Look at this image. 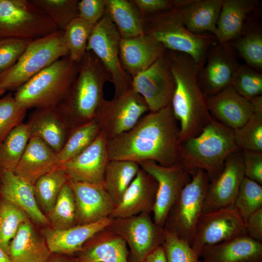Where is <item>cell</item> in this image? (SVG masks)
Instances as JSON below:
<instances>
[{
	"label": "cell",
	"mask_w": 262,
	"mask_h": 262,
	"mask_svg": "<svg viewBox=\"0 0 262 262\" xmlns=\"http://www.w3.org/2000/svg\"><path fill=\"white\" fill-rule=\"evenodd\" d=\"M53 21L59 31L78 17V0H30Z\"/></svg>",
	"instance_id": "obj_40"
},
{
	"label": "cell",
	"mask_w": 262,
	"mask_h": 262,
	"mask_svg": "<svg viewBox=\"0 0 262 262\" xmlns=\"http://www.w3.org/2000/svg\"><path fill=\"white\" fill-rule=\"evenodd\" d=\"M30 42L16 38L0 39V74L16 63Z\"/></svg>",
	"instance_id": "obj_47"
},
{
	"label": "cell",
	"mask_w": 262,
	"mask_h": 262,
	"mask_svg": "<svg viewBox=\"0 0 262 262\" xmlns=\"http://www.w3.org/2000/svg\"><path fill=\"white\" fill-rule=\"evenodd\" d=\"M246 233L253 239L262 241V208L249 216L245 222Z\"/></svg>",
	"instance_id": "obj_51"
},
{
	"label": "cell",
	"mask_w": 262,
	"mask_h": 262,
	"mask_svg": "<svg viewBox=\"0 0 262 262\" xmlns=\"http://www.w3.org/2000/svg\"><path fill=\"white\" fill-rule=\"evenodd\" d=\"M68 179L65 171L57 165L35 181L34 188L36 199L45 211L49 212L51 210Z\"/></svg>",
	"instance_id": "obj_35"
},
{
	"label": "cell",
	"mask_w": 262,
	"mask_h": 262,
	"mask_svg": "<svg viewBox=\"0 0 262 262\" xmlns=\"http://www.w3.org/2000/svg\"><path fill=\"white\" fill-rule=\"evenodd\" d=\"M121 38L115 26L104 14L93 27L86 48V51L94 53L109 72L114 87V97L131 89V79L120 60Z\"/></svg>",
	"instance_id": "obj_10"
},
{
	"label": "cell",
	"mask_w": 262,
	"mask_h": 262,
	"mask_svg": "<svg viewBox=\"0 0 262 262\" xmlns=\"http://www.w3.org/2000/svg\"><path fill=\"white\" fill-rule=\"evenodd\" d=\"M230 85L242 97L250 99L262 93V74L247 65H239Z\"/></svg>",
	"instance_id": "obj_44"
},
{
	"label": "cell",
	"mask_w": 262,
	"mask_h": 262,
	"mask_svg": "<svg viewBox=\"0 0 262 262\" xmlns=\"http://www.w3.org/2000/svg\"><path fill=\"white\" fill-rule=\"evenodd\" d=\"M27 216L14 204L3 199L0 202V246L8 255L10 243Z\"/></svg>",
	"instance_id": "obj_41"
},
{
	"label": "cell",
	"mask_w": 262,
	"mask_h": 262,
	"mask_svg": "<svg viewBox=\"0 0 262 262\" xmlns=\"http://www.w3.org/2000/svg\"><path fill=\"white\" fill-rule=\"evenodd\" d=\"M50 253L29 220L20 225L9 245L12 262H49Z\"/></svg>",
	"instance_id": "obj_31"
},
{
	"label": "cell",
	"mask_w": 262,
	"mask_h": 262,
	"mask_svg": "<svg viewBox=\"0 0 262 262\" xmlns=\"http://www.w3.org/2000/svg\"><path fill=\"white\" fill-rule=\"evenodd\" d=\"M223 0H175V8L191 32L214 35Z\"/></svg>",
	"instance_id": "obj_27"
},
{
	"label": "cell",
	"mask_w": 262,
	"mask_h": 262,
	"mask_svg": "<svg viewBox=\"0 0 262 262\" xmlns=\"http://www.w3.org/2000/svg\"><path fill=\"white\" fill-rule=\"evenodd\" d=\"M197 262H204L198 260L197 261Z\"/></svg>",
	"instance_id": "obj_57"
},
{
	"label": "cell",
	"mask_w": 262,
	"mask_h": 262,
	"mask_svg": "<svg viewBox=\"0 0 262 262\" xmlns=\"http://www.w3.org/2000/svg\"><path fill=\"white\" fill-rule=\"evenodd\" d=\"M199 257L204 262H262V243L242 234L204 246Z\"/></svg>",
	"instance_id": "obj_23"
},
{
	"label": "cell",
	"mask_w": 262,
	"mask_h": 262,
	"mask_svg": "<svg viewBox=\"0 0 262 262\" xmlns=\"http://www.w3.org/2000/svg\"><path fill=\"white\" fill-rule=\"evenodd\" d=\"M26 123L31 137L40 138L56 153L64 147L71 131L57 107L35 109Z\"/></svg>",
	"instance_id": "obj_24"
},
{
	"label": "cell",
	"mask_w": 262,
	"mask_h": 262,
	"mask_svg": "<svg viewBox=\"0 0 262 262\" xmlns=\"http://www.w3.org/2000/svg\"><path fill=\"white\" fill-rule=\"evenodd\" d=\"M207 173L197 169L171 208L164 229L175 234L191 246L202 208L208 184Z\"/></svg>",
	"instance_id": "obj_9"
},
{
	"label": "cell",
	"mask_w": 262,
	"mask_h": 262,
	"mask_svg": "<svg viewBox=\"0 0 262 262\" xmlns=\"http://www.w3.org/2000/svg\"><path fill=\"white\" fill-rule=\"evenodd\" d=\"M235 52L230 43H217L210 48L206 66L198 75L199 84L206 96L216 94L230 85L240 65Z\"/></svg>",
	"instance_id": "obj_17"
},
{
	"label": "cell",
	"mask_w": 262,
	"mask_h": 262,
	"mask_svg": "<svg viewBox=\"0 0 262 262\" xmlns=\"http://www.w3.org/2000/svg\"><path fill=\"white\" fill-rule=\"evenodd\" d=\"M106 0H82L78 2V17L92 26L105 14Z\"/></svg>",
	"instance_id": "obj_48"
},
{
	"label": "cell",
	"mask_w": 262,
	"mask_h": 262,
	"mask_svg": "<svg viewBox=\"0 0 262 262\" xmlns=\"http://www.w3.org/2000/svg\"><path fill=\"white\" fill-rule=\"evenodd\" d=\"M179 129L171 104L146 113L129 131L107 141L110 160L146 161L170 166L181 161Z\"/></svg>",
	"instance_id": "obj_1"
},
{
	"label": "cell",
	"mask_w": 262,
	"mask_h": 262,
	"mask_svg": "<svg viewBox=\"0 0 262 262\" xmlns=\"http://www.w3.org/2000/svg\"><path fill=\"white\" fill-rule=\"evenodd\" d=\"M26 112L27 109L16 102L12 92L0 98V143L23 123Z\"/></svg>",
	"instance_id": "obj_45"
},
{
	"label": "cell",
	"mask_w": 262,
	"mask_h": 262,
	"mask_svg": "<svg viewBox=\"0 0 262 262\" xmlns=\"http://www.w3.org/2000/svg\"><path fill=\"white\" fill-rule=\"evenodd\" d=\"M143 16L173 9L175 0H132Z\"/></svg>",
	"instance_id": "obj_50"
},
{
	"label": "cell",
	"mask_w": 262,
	"mask_h": 262,
	"mask_svg": "<svg viewBox=\"0 0 262 262\" xmlns=\"http://www.w3.org/2000/svg\"><path fill=\"white\" fill-rule=\"evenodd\" d=\"M94 26L78 17L63 31L68 56L72 60L80 63L85 55L88 40Z\"/></svg>",
	"instance_id": "obj_39"
},
{
	"label": "cell",
	"mask_w": 262,
	"mask_h": 262,
	"mask_svg": "<svg viewBox=\"0 0 262 262\" xmlns=\"http://www.w3.org/2000/svg\"><path fill=\"white\" fill-rule=\"evenodd\" d=\"M68 55L63 31L32 40L16 63L0 74V86L16 91L44 68Z\"/></svg>",
	"instance_id": "obj_7"
},
{
	"label": "cell",
	"mask_w": 262,
	"mask_h": 262,
	"mask_svg": "<svg viewBox=\"0 0 262 262\" xmlns=\"http://www.w3.org/2000/svg\"><path fill=\"white\" fill-rule=\"evenodd\" d=\"M233 131L240 151L262 152V114L254 113L244 125Z\"/></svg>",
	"instance_id": "obj_43"
},
{
	"label": "cell",
	"mask_w": 262,
	"mask_h": 262,
	"mask_svg": "<svg viewBox=\"0 0 262 262\" xmlns=\"http://www.w3.org/2000/svg\"><path fill=\"white\" fill-rule=\"evenodd\" d=\"M245 177L262 184V152L244 150L242 152Z\"/></svg>",
	"instance_id": "obj_49"
},
{
	"label": "cell",
	"mask_w": 262,
	"mask_h": 262,
	"mask_svg": "<svg viewBox=\"0 0 262 262\" xmlns=\"http://www.w3.org/2000/svg\"><path fill=\"white\" fill-rule=\"evenodd\" d=\"M206 99L211 115L233 130L241 127L254 114L250 101L230 85L216 94L206 96Z\"/></svg>",
	"instance_id": "obj_22"
},
{
	"label": "cell",
	"mask_w": 262,
	"mask_h": 262,
	"mask_svg": "<svg viewBox=\"0 0 262 262\" xmlns=\"http://www.w3.org/2000/svg\"><path fill=\"white\" fill-rule=\"evenodd\" d=\"M0 195L18 207L35 223L48 224L49 219L38 207L34 185L11 171H2L0 178Z\"/></svg>",
	"instance_id": "obj_26"
},
{
	"label": "cell",
	"mask_w": 262,
	"mask_h": 262,
	"mask_svg": "<svg viewBox=\"0 0 262 262\" xmlns=\"http://www.w3.org/2000/svg\"><path fill=\"white\" fill-rule=\"evenodd\" d=\"M148 112L143 98L131 88L111 100L104 99L94 119L109 140L132 129Z\"/></svg>",
	"instance_id": "obj_11"
},
{
	"label": "cell",
	"mask_w": 262,
	"mask_h": 262,
	"mask_svg": "<svg viewBox=\"0 0 262 262\" xmlns=\"http://www.w3.org/2000/svg\"><path fill=\"white\" fill-rule=\"evenodd\" d=\"M108 139L100 131L84 150L69 161L58 165L68 179L94 184H103L104 174L109 158Z\"/></svg>",
	"instance_id": "obj_18"
},
{
	"label": "cell",
	"mask_w": 262,
	"mask_h": 262,
	"mask_svg": "<svg viewBox=\"0 0 262 262\" xmlns=\"http://www.w3.org/2000/svg\"><path fill=\"white\" fill-rule=\"evenodd\" d=\"M100 132L95 119L72 130L62 149L57 153V164L72 159L84 150Z\"/></svg>",
	"instance_id": "obj_36"
},
{
	"label": "cell",
	"mask_w": 262,
	"mask_h": 262,
	"mask_svg": "<svg viewBox=\"0 0 262 262\" xmlns=\"http://www.w3.org/2000/svg\"><path fill=\"white\" fill-rule=\"evenodd\" d=\"M137 262H166L163 246H159L148 254L146 257Z\"/></svg>",
	"instance_id": "obj_52"
},
{
	"label": "cell",
	"mask_w": 262,
	"mask_h": 262,
	"mask_svg": "<svg viewBox=\"0 0 262 262\" xmlns=\"http://www.w3.org/2000/svg\"><path fill=\"white\" fill-rule=\"evenodd\" d=\"M30 137L28 127L23 122L0 143V168L2 171H15Z\"/></svg>",
	"instance_id": "obj_34"
},
{
	"label": "cell",
	"mask_w": 262,
	"mask_h": 262,
	"mask_svg": "<svg viewBox=\"0 0 262 262\" xmlns=\"http://www.w3.org/2000/svg\"><path fill=\"white\" fill-rule=\"evenodd\" d=\"M105 15L115 26L121 38L144 33V18L132 0H106Z\"/></svg>",
	"instance_id": "obj_32"
},
{
	"label": "cell",
	"mask_w": 262,
	"mask_h": 262,
	"mask_svg": "<svg viewBox=\"0 0 262 262\" xmlns=\"http://www.w3.org/2000/svg\"><path fill=\"white\" fill-rule=\"evenodd\" d=\"M90 240L89 245L80 251L76 262H128L126 241L107 228Z\"/></svg>",
	"instance_id": "obj_29"
},
{
	"label": "cell",
	"mask_w": 262,
	"mask_h": 262,
	"mask_svg": "<svg viewBox=\"0 0 262 262\" xmlns=\"http://www.w3.org/2000/svg\"><path fill=\"white\" fill-rule=\"evenodd\" d=\"M2 172V170L0 168V176H1V174Z\"/></svg>",
	"instance_id": "obj_56"
},
{
	"label": "cell",
	"mask_w": 262,
	"mask_h": 262,
	"mask_svg": "<svg viewBox=\"0 0 262 262\" xmlns=\"http://www.w3.org/2000/svg\"><path fill=\"white\" fill-rule=\"evenodd\" d=\"M245 234V223L233 206L202 213L196 224L191 247L199 257L204 246Z\"/></svg>",
	"instance_id": "obj_15"
},
{
	"label": "cell",
	"mask_w": 262,
	"mask_h": 262,
	"mask_svg": "<svg viewBox=\"0 0 262 262\" xmlns=\"http://www.w3.org/2000/svg\"><path fill=\"white\" fill-rule=\"evenodd\" d=\"M162 246L166 262H197L199 260L189 244L165 229Z\"/></svg>",
	"instance_id": "obj_46"
},
{
	"label": "cell",
	"mask_w": 262,
	"mask_h": 262,
	"mask_svg": "<svg viewBox=\"0 0 262 262\" xmlns=\"http://www.w3.org/2000/svg\"><path fill=\"white\" fill-rule=\"evenodd\" d=\"M80 65L68 56L57 60L17 89L16 100L27 110L58 107L68 95Z\"/></svg>",
	"instance_id": "obj_5"
},
{
	"label": "cell",
	"mask_w": 262,
	"mask_h": 262,
	"mask_svg": "<svg viewBox=\"0 0 262 262\" xmlns=\"http://www.w3.org/2000/svg\"><path fill=\"white\" fill-rule=\"evenodd\" d=\"M233 207L245 223L250 215L262 208V185L244 177Z\"/></svg>",
	"instance_id": "obj_42"
},
{
	"label": "cell",
	"mask_w": 262,
	"mask_h": 262,
	"mask_svg": "<svg viewBox=\"0 0 262 262\" xmlns=\"http://www.w3.org/2000/svg\"><path fill=\"white\" fill-rule=\"evenodd\" d=\"M166 49L156 39L145 33L133 37L121 38L120 62L124 70L133 78L150 66Z\"/></svg>",
	"instance_id": "obj_21"
},
{
	"label": "cell",
	"mask_w": 262,
	"mask_h": 262,
	"mask_svg": "<svg viewBox=\"0 0 262 262\" xmlns=\"http://www.w3.org/2000/svg\"><path fill=\"white\" fill-rule=\"evenodd\" d=\"M6 91L4 89L0 86V98L3 95L5 94Z\"/></svg>",
	"instance_id": "obj_55"
},
{
	"label": "cell",
	"mask_w": 262,
	"mask_h": 262,
	"mask_svg": "<svg viewBox=\"0 0 262 262\" xmlns=\"http://www.w3.org/2000/svg\"><path fill=\"white\" fill-rule=\"evenodd\" d=\"M244 177L243 155L238 151L227 158L219 175L209 181L202 213L233 206Z\"/></svg>",
	"instance_id": "obj_16"
},
{
	"label": "cell",
	"mask_w": 262,
	"mask_h": 262,
	"mask_svg": "<svg viewBox=\"0 0 262 262\" xmlns=\"http://www.w3.org/2000/svg\"><path fill=\"white\" fill-rule=\"evenodd\" d=\"M180 145L181 162L192 173L199 169L205 171L211 180L219 175L230 154L240 151L234 131L213 116L198 135Z\"/></svg>",
	"instance_id": "obj_4"
},
{
	"label": "cell",
	"mask_w": 262,
	"mask_h": 262,
	"mask_svg": "<svg viewBox=\"0 0 262 262\" xmlns=\"http://www.w3.org/2000/svg\"><path fill=\"white\" fill-rule=\"evenodd\" d=\"M229 43L247 66L262 71V33L260 29L247 30Z\"/></svg>",
	"instance_id": "obj_38"
},
{
	"label": "cell",
	"mask_w": 262,
	"mask_h": 262,
	"mask_svg": "<svg viewBox=\"0 0 262 262\" xmlns=\"http://www.w3.org/2000/svg\"><path fill=\"white\" fill-rule=\"evenodd\" d=\"M68 182L74 196L77 225L94 223L109 217L116 204L103 184L70 179Z\"/></svg>",
	"instance_id": "obj_19"
},
{
	"label": "cell",
	"mask_w": 262,
	"mask_h": 262,
	"mask_svg": "<svg viewBox=\"0 0 262 262\" xmlns=\"http://www.w3.org/2000/svg\"><path fill=\"white\" fill-rule=\"evenodd\" d=\"M57 30L49 17L30 0H0V39L31 41Z\"/></svg>",
	"instance_id": "obj_8"
},
{
	"label": "cell",
	"mask_w": 262,
	"mask_h": 262,
	"mask_svg": "<svg viewBox=\"0 0 262 262\" xmlns=\"http://www.w3.org/2000/svg\"><path fill=\"white\" fill-rule=\"evenodd\" d=\"M138 164L157 182L152 211L153 221L158 226L164 227L171 208L184 187L191 180L193 173L181 162L170 166H162L151 161Z\"/></svg>",
	"instance_id": "obj_12"
},
{
	"label": "cell",
	"mask_w": 262,
	"mask_h": 262,
	"mask_svg": "<svg viewBox=\"0 0 262 262\" xmlns=\"http://www.w3.org/2000/svg\"><path fill=\"white\" fill-rule=\"evenodd\" d=\"M111 77L99 59L86 51L70 91L57 107L70 131L94 119L105 99L104 86Z\"/></svg>",
	"instance_id": "obj_3"
},
{
	"label": "cell",
	"mask_w": 262,
	"mask_h": 262,
	"mask_svg": "<svg viewBox=\"0 0 262 262\" xmlns=\"http://www.w3.org/2000/svg\"><path fill=\"white\" fill-rule=\"evenodd\" d=\"M157 188L155 179L140 167L109 218H123L152 212Z\"/></svg>",
	"instance_id": "obj_20"
},
{
	"label": "cell",
	"mask_w": 262,
	"mask_h": 262,
	"mask_svg": "<svg viewBox=\"0 0 262 262\" xmlns=\"http://www.w3.org/2000/svg\"><path fill=\"white\" fill-rule=\"evenodd\" d=\"M169 51L175 82L171 106L175 118L180 123L179 140L181 144L198 135L212 116L198 81L202 67L188 54Z\"/></svg>",
	"instance_id": "obj_2"
},
{
	"label": "cell",
	"mask_w": 262,
	"mask_h": 262,
	"mask_svg": "<svg viewBox=\"0 0 262 262\" xmlns=\"http://www.w3.org/2000/svg\"><path fill=\"white\" fill-rule=\"evenodd\" d=\"M0 262H12L9 255L0 246Z\"/></svg>",
	"instance_id": "obj_53"
},
{
	"label": "cell",
	"mask_w": 262,
	"mask_h": 262,
	"mask_svg": "<svg viewBox=\"0 0 262 262\" xmlns=\"http://www.w3.org/2000/svg\"><path fill=\"white\" fill-rule=\"evenodd\" d=\"M144 18V33L167 50L188 54L201 67L209 49L218 43L213 34H197L187 30L175 8Z\"/></svg>",
	"instance_id": "obj_6"
},
{
	"label": "cell",
	"mask_w": 262,
	"mask_h": 262,
	"mask_svg": "<svg viewBox=\"0 0 262 262\" xmlns=\"http://www.w3.org/2000/svg\"><path fill=\"white\" fill-rule=\"evenodd\" d=\"M174 88L167 49L147 69L131 79V88L143 98L149 112L170 105Z\"/></svg>",
	"instance_id": "obj_13"
},
{
	"label": "cell",
	"mask_w": 262,
	"mask_h": 262,
	"mask_svg": "<svg viewBox=\"0 0 262 262\" xmlns=\"http://www.w3.org/2000/svg\"><path fill=\"white\" fill-rule=\"evenodd\" d=\"M140 169L135 162L110 160L105 168L103 185L112 199L117 204Z\"/></svg>",
	"instance_id": "obj_33"
},
{
	"label": "cell",
	"mask_w": 262,
	"mask_h": 262,
	"mask_svg": "<svg viewBox=\"0 0 262 262\" xmlns=\"http://www.w3.org/2000/svg\"><path fill=\"white\" fill-rule=\"evenodd\" d=\"M49 262H76L72 261L64 257H55L49 261Z\"/></svg>",
	"instance_id": "obj_54"
},
{
	"label": "cell",
	"mask_w": 262,
	"mask_h": 262,
	"mask_svg": "<svg viewBox=\"0 0 262 262\" xmlns=\"http://www.w3.org/2000/svg\"><path fill=\"white\" fill-rule=\"evenodd\" d=\"M57 165V153L40 138L31 137L14 172L34 185Z\"/></svg>",
	"instance_id": "obj_28"
},
{
	"label": "cell",
	"mask_w": 262,
	"mask_h": 262,
	"mask_svg": "<svg viewBox=\"0 0 262 262\" xmlns=\"http://www.w3.org/2000/svg\"><path fill=\"white\" fill-rule=\"evenodd\" d=\"M257 5L255 0H223L214 35L217 42L229 43L239 37L248 15Z\"/></svg>",
	"instance_id": "obj_30"
},
{
	"label": "cell",
	"mask_w": 262,
	"mask_h": 262,
	"mask_svg": "<svg viewBox=\"0 0 262 262\" xmlns=\"http://www.w3.org/2000/svg\"><path fill=\"white\" fill-rule=\"evenodd\" d=\"M111 220L105 218L96 222L77 225L64 229H45L42 234L50 253L71 254L80 251L86 242L110 225Z\"/></svg>",
	"instance_id": "obj_25"
},
{
	"label": "cell",
	"mask_w": 262,
	"mask_h": 262,
	"mask_svg": "<svg viewBox=\"0 0 262 262\" xmlns=\"http://www.w3.org/2000/svg\"><path fill=\"white\" fill-rule=\"evenodd\" d=\"M49 213L48 219L54 229H64L77 225L74 196L68 181L62 188L53 207Z\"/></svg>",
	"instance_id": "obj_37"
},
{
	"label": "cell",
	"mask_w": 262,
	"mask_h": 262,
	"mask_svg": "<svg viewBox=\"0 0 262 262\" xmlns=\"http://www.w3.org/2000/svg\"><path fill=\"white\" fill-rule=\"evenodd\" d=\"M149 214L143 213L131 217L111 219L107 227L125 240L135 262L162 245L164 240V227L153 221Z\"/></svg>",
	"instance_id": "obj_14"
}]
</instances>
